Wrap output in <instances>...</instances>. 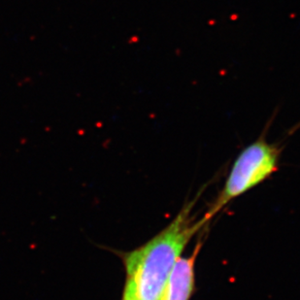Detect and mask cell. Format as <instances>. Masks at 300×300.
I'll return each instance as SVG.
<instances>
[{"label":"cell","instance_id":"obj_1","mask_svg":"<svg viewBox=\"0 0 300 300\" xmlns=\"http://www.w3.org/2000/svg\"><path fill=\"white\" fill-rule=\"evenodd\" d=\"M194 202L180 211L167 227L144 246L124 256L126 300H161L168 277L193 235L209 223L206 216L195 220Z\"/></svg>","mask_w":300,"mask_h":300},{"label":"cell","instance_id":"obj_3","mask_svg":"<svg viewBox=\"0 0 300 300\" xmlns=\"http://www.w3.org/2000/svg\"><path fill=\"white\" fill-rule=\"evenodd\" d=\"M198 242L191 256L178 258L166 282L161 300H190L194 289V266L201 249Z\"/></svg>","mask_w":300,"mask_h":300},{"label":"cell","instance_id":"obj_2","mask_svg":"<svg viewBox=\"0 0 300 300\" xmlns=\"http://www.w3.org/2000/svg\"><path fill=\"white\" fill-rule=\"evenodd\" d=\"M280 155V147L267 142L262 133L239 154L223 191L205 216L211 220L231 200L268 179L278 170Z\"/></svg>","mask_w":300,"mask_h":300},{"label":"cell","instance_id":"obj_4","mask_svg":"<svg viewBox=\"0 0 300 300\" xmlns=\"http://www.w3.org/2000/svg\"><path fill=\"white\" fill-rule=\"evenodd\" d=\"M122 300H126V299H124V298H122Z\"/></svg>","mask_w":300,"mask_h":300}]
</instances>
